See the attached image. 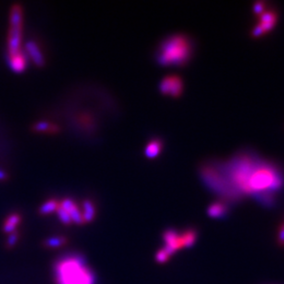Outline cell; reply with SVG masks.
I'll list each match as a JSON object with an SVG mask.
<instances>
[{
  "label": "cell",
  "mask_w": 284,
  "mask_h": 284,
  "mask_svg": "<svg viewBox=\"0 0 284 284\" xmlns=\"http://www.w3.org/2000/svg\"><path fill=\"white\" fill-rule=\"evenodd\" d=\"M26 51L30 54V58L34 61V64L42 66L44 64V56L42 52L39 45L34 41H29L26 42Z\"/></svg>",
  "instance_id": "8"
},
{
  "label": "cell",
  "mask_w": 284,
  "mask_h": 284,
  "mask_svg": "<svg viewBox=\"0 0 284 284\" xmlns=\"http://www.w3.org/2000/svg\"><path fill=\"white\" fill-rule=\"evenodd\" d=\"M18 238H20V233L15 231L10 235V237L6 239V248L8 249H12L14 246H16V244L18 242Z\"/></svg>",
  "instance_id": "20"
},
{
  "label": "cell",
  "mask_w": 284,
  "mask_h": 284,
  "mask_svg": "<svg viewBox=\"0 0 284 284\" xmlns=\"http://www.w3.org/2000/svg\"><path fill=\"white\" fill-rule=\"evenodd\" d=\"M60 202L54 200V199H51L48 202H46L44 204H42V206L39 209L40 215H46L53 213V212H56V210L60 207Z\"/></svg>",
  "instance_id": "14"
},
{
  "label": "cell",
  "mask_w": 284,
  "mask_h": 284,
  "mask_svg": "<svg viewBox=\"0 0 284 284\" xmlns=\"http://www.w3.org/2000/svg\"><path fill=\"white\" fill-rule=\"evenodd\" d=\"M17 229V226H12L10 224L6 223L5 222L4 223V226H3V231L6 233V234H12V233L15 232Z\"/></svg>",
  "instance_id": "23"
},
{
  "label": "cell",
  "mask_w": 284,
  "mask_h": 284,
  "mask_svg": "<svg viewBox=\"0 0 284 284\" xmlns=\"http://www.w3.org/2000/svg\"><path fill=\"white\" fill-rule=\"evenodd\" d=\"M82 215L85 223H90L94 220L96 209L94 204L90 200H84L82 203Z\"/></svg>",
  "instance_id": "11"
},
{
  "label": "cell",
  "mask_w": 284,
  "mask_h": 284,
  "mask_svg": "<svg viewBox=\"0 0 284 284\" xmlns=\"http://www.w3.org/2000/svg\"><path fill=\"white\" fill-rule=\"evenodd\" d=\"M264 8H265L264 4H263L262 2H258V3H256V4L254 5V13H256V15H260L261 13H263V11H264Z\"/></svg>",
  "instance_id": "24"
},
{
  "label": "cell",
  "mask_w": 284,
  "mask_h": 284,
  "mask_svg": "<svg viewBox=\"0 0 284 284\" xmlns=\"http://www.w3.org/2000/svg\"><path fill=\"white\" fill-rule=\"evenodd\" d=\"M183 80L180 76L176 75H170V87H169V95L172 97H179L183 91Z\"/></svg>",
  "instance_id": "10"
},
{
  "label": "cell",
  "mask_w": 284,
  "mask_h": 284,
  "mask_svg": "<svg viewBox=\"0 0 284 284\" xmlns=\"http://www.w3.org/2000/svg\"><path fill=\"white\" fill-rule=\"evenodd\" d=\"M8 179V175L3 170H0V180H5Z\"/></svg>",
  "instance_id": "25"
},
{
  "label": "cell",
  "mask_w": 284,
  "mask_h": 284,
  "mask_svg": "<svg viewBox=\"0 0 284 284\" xmlns=\"http://www.w3.org/2000/svg\"><path fill=\"white\" fill-rule=\"evenodd\" d=\"M56 214L58 215V217H60V221L66 225V226H70L72 224V220H71L70 215V214L65 211V210L63 209L62 207H58V210H56Z\"/></svg>",
  "instance_id": "19"
},
{
  "label": "cell",
  "mask_w": 284,
  "mask_h": 284,
  "mask_svg": "<svg viewBox=\"0 0 284 284\" xmlns=\"http://www.w3.org/2000/svg\"><path fill=\"white\" fill-rule=\"evenodd\" d=\"M58 284H94V276L84 266L82 259L68 258L60 261L56 267Z\"/></svg>",
  "instance_id": "2"
},
{
  "label": "cell",
  "mask_w": 284,
  "mask_h": 284,
  "mask_svg": "<svg viewBox=\"0 0 284 284\" xmlns=\"http://www.w3.org/2000/svg\"><path fill=\"white\" fill-rule=\"evenodd\" d=\"M193 52V42L181 33L170 35L160 41L155 59L160 65L181 66L190 61Z\"/></svg>",
  "instance_id": "1"
},
{
  "label": "cell",
  "mask_w": 284,
  "mask_h": 284,
  "mask_svg": "<svg viewBox=\"0 0 284 284\" xmlns=\"http://www.w3.org/2000/svg\"><path fill=\"white\" fill-rule=\"evenodd\" d=\"M162 238L166 242V247L164 248V250L170 257L174 253H176L178 250L183 249L182 240H181V234H179L178 231H176L174 229L166 230V232L164 233Z\"/></svg>",
  "instance_id": "4"
},
{
  "label": "cell",
  "mask_w": 284,
  "mask_h": 284,
  "mask_svg": "<svg viewBox=\"0 0 284 284\" xmlns=\"http://www.w3.org/2000/svg\"><path fill=\"white\" fill-rule=\"evenodd\" d=\"M22 26H10L8 33V54L13 55L22 50Z\"/></svg>",
  "instance_id": "5"
},
{
  "label": "cell",
  "mask_w": 284,
  "mask_h": 284,
  "mask_svg": "<svg viewBox=\"0 0 284 284\" xmlns=\"http://www.w3.org/2000/svg\"><path fill=\"white\" fill-rule=\"evenodd\" d=\"M10 26H22V9L20 5H14L10 11Z\"/></svg>",
  "instance_id": "13"
},
{
  "label": "cell",
  "mask_w": 284,
  "mask_h": 284,
  "mask_svg": "<svg viewBox=\"0 0 284 284\" xmlns=\"http://www.w3.org/2000/svg\"><path fill=\"white\" fill-rule=\"evenodd\" d=\"M198 238V234L194 229H188L181 234V240L183 248H191Z\"/></svg>",
  "instance_id": "12"
},
{
  "label": "cell",
  "mask_w": 284,
  "mask_h": 284,
  "mask_svg": "<svg viewBox=\"0 0 284 284\" xmlns=\"http://www.w3.org/2000/svg\"><path fill=\"white\" fill-rule=\"evenodd\" d=\"M8 64L10 68L16 73H22L24 71L27 65V57L24 51L20 50V52L13 55H10Z\"/></svg>",
  "instance_id": "7"
},
{
  "label": "cell",
  "mask_w": 284,
  "mask_h": 284,
  "mask_svg": "<svg viewBox=\"0 0 284 284\" xmlns=\"http://www.w3.org/2000/svg\"><path fill=\"white\" fill-rule=\"evenodd\" d=\"M5 222L10 224L12 226H17L22 222V216L18 215V214H12V215L8 216V218H6Z\"/></svg>",
  "instance_id": "21"
},
{
  "label": "cell",
  "mask_w": 284,
  "mask_h": 284,
  "mask_svg": "<svg viewBox=\"0 0 284 284\" xmlns=\"http://www.w3.org/2000/svg\"><path fill=\"white\" fill-rule=\"evenodd\" d=\"M229 212L228 203L224 201H218L212 203L208 208V215L214 219L224 218Z\"/></svg>",
  "instance_id": "6"
},
{
  "label": "cell",
  "mask_w": 284,
  "mask_h": 284,
  "mask_svg": "<svg viewBox=\"0 0 284 284\" xmlns=\"http://www.w3.org/2000/svg\"><path fill=\"white\" fill-rule=\"evenodd\" d=\"M277 21V14L273 11H266L261 13L260 15V23L253 30V36L258 37L263 33H266L268 30L274 28V25Z\"/></svg>",
  "instance_id": "3"
},
{
  "label": "cell",
  "mask_w": 284,
  "mask_h": 284,
  "mask_svg": "<svg viewBox=\"0 0 284 284\" xmlns=\"http://www.w3.org/2000/svg\"><path fill=\"white\" fill-rule=\"evenodd\" d=\"M60 207H62V208L65 210V211H66L68 214L71 213L73 210H75L77 207H78L73 200L68 199V198H66L64 200H62L60 203Z\"/></svg>",
  "instance_id": "18"
},
{
  "label": "cell",
  "mask_w": 284,
  "mask_h": 284,
  "mask_svg": "<svg viewBox=\"0 0 284 284\" xmlns=\"http://www.w3.org/2000/svg\"></svg>",
  "instance_id": "26"
},
{
  "label": "cell",
  "mask_w": 284,
  "mask_h": 284,
  "mask_svg": "<svg viewBox=\"0 0 284 284\" xmlns=\"http://www.w3.org/2000/svg\"><path fill=\"white\" fill-rule=\"evenodd\" d=\"M68 242V239L65 237H58V238H51L46 239L44 242V246L52 249V248H60Z\"/></svg>",
  "instance_id": "16"
},
{
  "label": "cell",
  "mask_w": 284,
  "mask_h": 284,
  "mask_svg": "<svg viewBox=\"0 0 284 284\" xmlns=\"http://www.w3.org/2000/svg\"><path fill=\"white\" fill-rule=\"evenodd\" d=\"M162 148V141L158 138H154L150 140L146 145L144 154L148 158H154L159 156Z\"/></svg>",
  "instance_id": "9"
},
{
  "label": "cell",
  "mask_w": 284,
  "mask_h": 284,
  "mask_svg": "<svg viewBox=\"0 0 284 284\" xmlns=\"http://www.w3.org/2000/svg\"><path fill=\"white\" fill-rule=\"evenodd\" d=\"M32 129L36 132H50V133H58L60 128L56 125H52L48 122H36Z\"/></svg>",
  "instance_id": "15"
},
{
  "label": "cell",
  "mask_w": 284,
  "mask_h": 284,
  "mask_svg": "<svg viewBox=\"0 0 284 284\" xmlns=\"http://www.w3.org/2000/svg\"><path fill=\"white\" fill-rule=\"evenodd\" d=\"M170 259V256L166 253L164 250H160L156 254V261L158 263H166Z\"/></svg>",
  "instance_id": "22"
},
{
  "label": "cell",
  "mask_w": 284,
  "mask_h": 284,
  "mask_svg": "<svg viewBox=\"0 0 284 284\" xmlns=\"http://www.w3.org/2000/svg\"><path fill=\"white\" fill-rule=\"evenodd\" d=\"M70 215L72 223H75L78 226H82L83 224H85L84 218H83L82 212L80 210L78 207L70 213Z\"/></svg>",
  "instance_id": "17"
}]
</instances>
